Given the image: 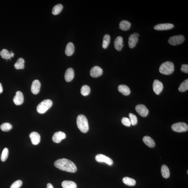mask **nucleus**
Returning <instances> with one entry per match:
<instances>
[{
    "instance_id": "nucleus-1",
    "label": "nucleus",
    "mask_w": 188,
    "mask_h": 188,
    "mask_svg": "<svg viewBox=\"0 0 188 188\" xmlns=\"http://www.w3.org/2000/svg\"><path fill=\"white\" fill-rule=\"evenodd\" d=\"M55 166L63 171L74 173L77 171L76 165L69 160L61 159L56 160L54 163Z\"/></svg>"
},
{
    "instance_id": "nucleus-2",
    "label": "nucleus",
    "mask_w": 188,
    "mask_h": 188,
    "mask_svg": "<svg viewBox=\"0 0 188 188\" xmlns=\"http://www.w3.org/2000/svg\"><path fill=\"white\" fill-rule=\"evenodd\" d=\"M77 127L81 132L85 133L89 130V126L88 119L83 115H79L77 117Z\"/></svg>"
},
{
    "instance_id": "nucleus-3",
    "label": "nucleus",
    "mask_w": 188,
    "mask_h": 188,
    "mask_svg": "<svg viewBox=\"0 0 188 188\" xmlns=\"http://www.w3.org/2000/svg\"><path fill=\"white\" fill-rule=\"evenodd\" d=\"M174 66L173 63L170 61H166L163 63L159 68V72L161 74L169 75L173 72Z\"/></svg>"
},
{
    "instance_id": "nucleus-4",
    "label": "nucleus",
    "mask_w": 188,
    "mask_h": 188,
    "mask_svg": "<svg viewBox=\"0 0 188 188\" xmlns=\"http://www.w3.org/2000/svg\"><path fill=\"white\" fill-rule=\"evenodd\" d=\"M52 101L50 99L44 100L37 106V111L39 114H44L52 107Z\"/></svg>"
},
{
    "instance_id": "nucleus-5",
    "label": "nucleus",
    "mask_w": 188,
    "mask_h": 188,
    "mask_svg": "<svg viewBox=\"0 0 188 188\" xmlns=\"http://www.w3.org/2000/svg\"><path fill=\"white\" fill-rule=\"evenodd\" d=\"M171 129L173 131L177 132H182L188 131V126L184 122H178L174 124L171 126Z\"/></svg>"
},
{
    "instance_id": "nucleus-6",
    "label": "nucleus",
    "mask_w": 188,
    "mask_h": 188,
    "mask_svg": "<svg viewBox=\"0 0 188 188\" xmlns=\"http://www.w3.org/2000/svg\"><path fill=\"white\" fill-rule=\"evenodd\" d=\"M185 40V37L182 35H176L170 37L168 42L170 45L176 46L182 44Z\"/></svg>"
},
{
    "instance_id": "nucleus-7",
    "label": "nucleus",
    "mask_w": 188,
    "mask_h": 188,
    "mask_svg": "<svg viewBox=\"0 0 188 188\" xmlns=\"http://www.w3.org/2000/svg\"><path fill=\"white\" fill-rule=\"evenodd\" d=\"M95 159L97 162H104L109 165H112L113 163V161L111 158L102 154L97 155L95 157Z\"/></svg>"
},
{
    "instance_id": "nucleus-8",
    "label": "nucleus",
    "mask_w": 188,
    "mask_h": 188,
    "mask_svg": "<svg viewBox=\"0 0 188 188\" xmlns=\"http://www.w3.org/2000/svg\"><path fill=\"white\" fill-rule=\"evenodd\" d=\"M139 36V35L138 33L136 32L130 35L128 41V44L130 48H132L135 47L138 41Z\"/></svg>"
},
{
    "instance_id": "nucleus-9",
    "label": "nucleus",
    "mask_w": 188,
    "mask_h": 188,
    "mask_svg": "<svg viewBox=\"0 0 188 188\" xmlns=\"http://www.w3.org/2000/svg\"><path fill=\"white\" fill-rule=\"evenodd\" d=\"M135 109L137 112L141 116L145 117L149 114V110L144 105H138L136 107Z\"/></svg>"
},
{
    "instance_id": "nucleus-10",
    "label": "nucleus",
    "mask_w": 188,
    "mask_h": 188,
    "mask_svg": "<svg viewBox=\"0 0 188 188\" xmlns=\"http://www.w3.org/2000/svg\"><path fill=\"white\" fill-rule=\"evenodd\" d=\"M153 88L155 93L157 95H159L162 92L163 86L161 82L158 79H155L153 82Z\"/></svg>"
},
{
    "instance_id": "nucleus-11",
    "label": "nucleus",
    "mask_w": 188,
    "mask_h": 188,
    "mask_svg": "<svg viewBox=\"0 0 188 188\" xmlns=\"http://www.w3.org/2000/svg\"><path fill=\"white\" fill-rule=\"evenodd\" d=\"M103 73V70L98 66H95L90 70L91 76L94 78H97L101 76Z\"/></svg>"
},
{
    "instance_id": "nucleus-12",
    "label": "nucleus",
    "mask_w": 188,
    "mask_h": 188,
    "mask_svg": "<svg viewBox=\"0 0 188 188\" xmlns=\"http://www.w3.org/2000/svg\"><path fill=\"white\" fill-rule=\"evenodd\" d=\"M174 26L171 23L159 24L154 26V29L157 30H167L174 28Z\"/></svg>"
},
{
    "instance_id": "nucleus-13",
    "label": "nucleus",
    "mask_w": 188,
    "mask_h": 188,
    "mask_svg": "<svg viewBox=\"0 0 188 188\" xmlns=\"http://www.w3.org/2000/svg\"><path fill=\"white\" fill-rule=\"evenodd\" d=\"M66 138V135L65 133L59 131L55 133L52 137V140L55 143H59Z\"/></svg>"
},
{
    "instance_id": "nucleus-14",
    "label": "nucleus",
    "mask_w": 188,
    "mask_h": 188,
    "mask_svg": "<svg viewBox=\"0 0 188 188\" xmlns=\"http://www.w3.org/2000/svg\"><path fill=\"white\" fill-rule=\"evenodd\" d=\"M13 100L14 103L17 105L22 104L24 101V96L22 92L20 91L17 92Z\"/></svg>"
},
{
    "instance_id": "nucleus-15",
    "label": "nucleus",
    "mask_w": 188,
    "mask_h": 188,
    "mask_svg": "<svg viewBox=\"0 0 188 188\" xmlns=\"http://www.w3.org/2000/svg\"><path fill=\"white\" fill-rule=\"evenodd\" d=\"M29 137L33 145H38L40 141L41 136L37 132H33L31 133L29 135Z\"/></svg>"
},
{
    "instance_id": "nucleus-16",
    "label": "nucleus",
    "mask_w": 188,
    "mask_h": 188,
    "mask_svg": "<svg viewBox=\"0 0 188 188\" xmlns=\"http://www.w3.org/2000/svg\"><path fill=\"white\" fill-rule=\"evenodd\" d=\"M41 84L38 80H35L33 82L31 86V91L34 94L39 93L40 90Z\"/></svg>"
},
{
    "instance_id": "nucleus-17",
    "label": "nucleus",
    "mask_w": 188,
    "mask_h": 188,
    "mask_svg": "<svg viewBox=\"0 0 188 188\" xmlns=\"http://www.w3.org/2000/svg\"><path fill=\"white\" fill-rule=\"evenodd\" d=\"M114 46L117 51H121L123 46V38L121 36L117 37L114 42Z\"/></svg>"
},
{
    "instance_id": "nucleus-18",
    "label": "nucleus",
    "mask_w": 188,
    "mask_h": 188,
    "mask_svg": "<svg viewBox=\"0 0 188 188\" xmlns=\"http://www.w3.org/2000/svg\"><path fill=\"white\" fill-rule=\"evenodd\" d=\"M75 73L73 69L69 68L66 70L65 75V80L67 82H70L72 80L74 77Z\"/></svg>"
},
{
    "instance_id": "nucleus-19",
    "label": "nucleus",
    "mask_w": 188,
    "mask_h": 188,
    "mask_svg": "<svg viewBox=\"0 0 188 188\" xmlns=\"http://www.w3.org/2000/svg\"><path fill=\"white\" fill-rule=\"evenodd\" d=\"M75 52V46L72 42L67 44L65 49V54L68 56H70L74 54Z\"/></svg>"
},
{
    "instance_id": "nucleus-20",
    "label": "nucleus",
    "mask_w": 188,
    "mask_h": 188,
    "mask_svg": "<svg viewBox=\"0 0 188 188\" xmlns=\"http://www.w3.org/2000/svg\"><path fill=\"white\" fill-rule=\"evenodd\" d=\"M119 91L122 94L125 96H127L131 93L129 87L125 85H120L118 88Z\"/></svg>"
},
{
    "instance_id": "nucleus-21",
    "label": "nucleus",
    "mask_w": 188,
    "mask_h": 188,
    "mask_svg": "<svg viewBox=\"0 0 188 188\" xmlns=\"http://www.w3.org/2000/svg\"><path fill=\"white\" fill-rule=\"evenodd\" d=\"M143 141L146 145L149 147L153 148L156 145L155 142L153 139L149 136L143 137Z\"/></svg>"
},
{
    "instance_id": "nucleus-22",
    "label": "nucleus",
    "mask_w": 188,
    "mask_h": 188,
    "mask_svg": "<svg viewBox=\"0 0 188 188\" xmlns=\"http://www.w3.org/2000/svg\"><path fill=\"white\" fill-rule=\"evenodd\" d=\"M131 26V23L127 20L121 21L119 24V28L124 31L129 30Z\"/></svg>"
},
{
    "instance_id": "nucleus-23",
    "label": "nucleus",
    "mask_w": 188,
    "mask_h": 188,
    "mask_svg": "<svg viewBox=\"0 0 188 188\" xmlns=\"http://www.w3.org/2000/svg\"><path fill=\"white\" fill-rule=\"evenodd\" d=\"M62 186L63 188H77L76 183L73 181L65 180L62 183Z\"/></svg>"
},
{
    "instance_id": "nucleus-24",
    "label": "nucleus",
    "mask_w": 188,
    "mask_h": 188,
    "mask_svg": "<svg viewBox=\"0 0 188 188\" xmlns=\"http://www.w3.org/2000/svg\"><path fill=\"white\" fill-rule=\"evenodd\" d=\"M161 174L163 178H168L170 176V170L166 165H163L161 168Z\"/></svg>"
},
{
    "instance_id": "nucleus-25",
    "label": "nucleus",
    "mask_w": 188,
    "mask_h": 188,
    "mask_svg": "<svg viewBox=\"0 0 188 188\" xmlns=\"http://www.w3.org/2000/svg\"><path fill=\"white\" fill-rule=\"evenodd\" d=\"M123 182L126 185L129 186H134L136 184V181L134 179L125 177L123 178Z\"/></svg>"
},
{
    "instance_id": "nucleus-26",
    "label": "nucleus",
    "mask_w": 188,
    "mask_h": 188,
    "mask_svg": "<svg viewBox=\"0 0 188 188\" xmlns=\"http://www.w3.org/2000/svg\"><path fill=\"white\" fill-rule=\"evenodd\" d=\"M25 60L22 58H19L15 63L14 67L17 69H23L25 67Z\"/></svg>"
},
{
    "instance_id": "nucleus-27",
    "label": "nucleus",
    "mask_w": 188,
    "mask_h": 188,
    "mask_svg": "<svg viewBox=\"0 0 188 188\" xmlns=\"http://www.w3.org/2000/svg\"><path fill=\"white\" fill-rule=\"evenodd\" d=\"M63 6L61 4H58L54 6L52 11V13L53 15H58L62 11Z\"/></svg>"
},
{
    "instance_id": "nucleus-28",
    "label": "nucleus",
    "mask_w": 188,
    "mask_h": 188,
    "mask_svg": "<svg viewBox=\"0 0 188 188\" xmlns=\"http://www.w3.org/2000/svg\"><path fill=\"white\" fill-rule=\"evenodd\" d=\"M0 55L2 58L8 60L12 58L10 52L6 49H4L0 52Z\"/></svg>"
},
{
    "instance_id": "nucleus-29",
    "label": "nucleus",
    "mask_w": 188,
    "mask_h": 188,
    "mask_svg": "<svg viewBox=\"0 0 188 188\" xmlns=\"http://www.w3.org/2000/svg\"><path fill=\"white\" fill-rule=\"evenodd\" d=\"M110 37L109 35L106 34L104 36L102 47L104 49L107 48L110 42Z\"/></svg>"
},
{
    "instance_id": "nucleus-30",
    "label": "nucleus",
    "mask_w": 188,
    "mask_h": 188,
    "mask_svg": "<svg viewBox=\"0 0 188 188\" xmlns=\"http://www.w3.org/2000/svg\"><path fill=\"white\" fill-rule=\"evenodd\" d=\"M90 88L87 85H84L82 86L81 90V94L84 96H88L90 94Z\"/></svg>"
},
{
    "instance_id": "nucleus-31",
    "label": "nucleus",
    "mask_w": 188,
    "mask_h": 188,
    "mask_svg": "<svg viewBox=\"0 0 188 188\" xmlns=\"http://www.w3.org/2000/svg\"><path fill=\"white\" fill-rule=\"evenodd\" d=\"M188 89V79H187L180 84L178 88V90L180 92H183L186 91Z\"/></svg>"
},
{
    "instance_id": "nucleus-32",
    "label": "nucleus",
    "mask_w": 188,
    "mask_h": 188,
    "mask_svg": "<svg viewBox=\"0 0 188 188\" xmlns=\"http://www.w3.org/2000/svg\"><path fill=\"white\" fill-rule=\"evenodd\" d=\"M1 129L4 132H7L9 131L12 128V126L10 123H5L0 126Z\"/></svg>"
},
{
    "instance_id": "nucleus-33",
    "label": "nucleus",
    "mask_w": 188,
    "mask_h": 188,
    "mask_svg": "<svg viewBox=\"0 0 188 188\" xmlns=\"http://www.w3.org/2000/svg\"><path fill=\"white\" fill-rule=\"evenodd\" d=\"M8 148H5L2 152L1 156V160L2 161L4 162L7 160L8 158Z\"/></svg>"
},
{
    "instance_id": "nucleus-34",
    "label": "nucleus",
    "mask_w": 188,
    "mask_h": 188,
    "mask_svg": "<svg viewBox=\"0 0 188 188\" xmlns=\"http://www.w3.org/2000/svg\"><path fill=\"white\" fill-rule=\"evenodd\" d=\"M129 116L130 121H131V125H135L138 122L137 118L135 115L130 113L129 114Z\"/></svg>"
},
{
    "instance_id": "nucleus-35",
    "label": "nucleus",
    "mask_w": 188,
    "mask_h": 188,
    "mask_svg": "<svg viewBox=\"0 0 188 188\" xmlns=\"http://www.w3.org/2000/svg\"><path fill=\"white\" fill-rule=\"evenodd\" d=\"M122 123L123 124L127 127H130L131 125V121H130V119L129 118H123L122 119Z\"/></svg>"
},
{
    "instance_id": "nucleus-36",
    "label": "nucleus",
    "mask_w": 188,
    "mask_h": 188,
    "mask_svg": "<svg viewBox=\"0 0 188 188\" xmlns=\"http://www.w3.org/2000/svg\"><path fill=\"white\" fill-rule=\"evenodd\" d=\"M23 182L21 180H17L12 183L11 185L10 188H19L21 186Z\"/></svg>"
},
{
    "instance_id": "nucleus-37",
    "label": "nucleus",
    "mask_w": 188,
    "mask_h": 188,
    "mask_svg": "<svg viewBox=\"0 0 188 188\" xmlns=\"http://www.w3.org/2000/svg\"><path fill=\"white\" fill-rule=\"evenodd\" d=\"M180 70L183 72L188 73V65L187 64H183L182 65Z\"/></svg>"
},
{
    "instance_id": "nucleus-38",
    "label": "nucleus",
    "mask_w": 188,
    "mask_h": 188,
    "mask_svg": "<svg viewBox=\"0 0 188 188\" xmlns=\"http://www.w3.org/2000/svg\"><path fill=\"white\" fill-rule=\"evenodd\" d=\"M47 188H54L52 184L51 183H48L47 185Z\"/></svg>"
},
{
    "instance_id": "nucleus-39",
    "label": "nucleus",
    "mask_w": 188,
    "mask_h": 188,
    "mask_svg": "<svg viewBox=\"0 0 188 188\" xmlns=\"http://www.w3.org/2000/svg\"><path fill=\"white\" fill-rule=\"evenodd\" d=\"M3 91V88L1 83H0V94L2 93Z\"/></svg>"
},
{
    "instance_id": "nucleus-40",
    "label": "nucleus",
    "mask_w": 188,
    "mask_h": 188,
    "mask_svg": "<svg viewBox=\"0 0 188 188\" xmlns=\"http://www.w3.org/2000/svg\"><path fill=\"white\" fill-rule=\"evenodd\" d=\"M11 56L12 57H14V54L13 53H12V54H11Z\"/></svg>"
},
{
    "instance_id": "nucleus-41",
    "label": "nucleus",
    "mask_w": 188,
    "mask_h": 188,
    "mask_svg": "<svg viewBox=\"0 0 188 188\" xmlns=\"http://www.w3.org/2000/svg\"><path fill=\"white\" fill-rule=\"evenodd\" d=\"M13 53V52L12 51H10V54H12V53Z\"/></svg>"
},
{
    "instance_id": "nucleus-42",
    "label": "nucleus",
    "mask_w": 188,
    "mask_h": 188,
    "mask_svg": "<svg viewBox=\"0 0 188 188\" xmlns=\"http://www.w3.org/2000/svg\"><path fill=\"white\" fill-rule=\"evenodd\" d=\"M187 174H188V170H187Z\"/></svg>"
}]
</instances>
